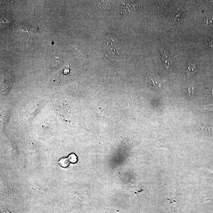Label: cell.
I'll use <instances>...</instances> for the list:
<instances>
[{
    "label": "cell",
    "mask_w": 213,
    "mask_h": 213,
    "mask_svg": "<svg viewBox=\"0 0 213 213\" xmlns=\"http://www.w3.org/2000/svg\"><path fill=\"white\" fill-rule=\"evenodd\" d=\"M208 46L210 48L213 50V39L208 40Z\"/></svg>",
    "instance_id": "52a82bcc"
},
{
    "label": "cell",
    "mask_w": 213,
    "mask_h": 213,
    "mask_svg": "<svg viewBox=\"0 0 213 213\" xmlns=\"http://www.w3.org/2000/svg\"><path fill=\"white\" fill-rule=\"evenodd\" d=\"M208 4L211 8L213 9V1H208Z\"/></svg>",
    "instance_id": "ba28073f"
},
{
    "label": "cell",
    "mask_w": 213,
    "mask_h": 213,
    "mask_svg": "<svg viewBox=\"0 0 213 213\" xmlns=\"http://www.w3.org/2000/svg\"><path fill=\"white\" fill-rule=\"evenodd\" d=\"M2 213H11L9 212V211H4V212H3Z\"/></svg>",
    "instance_id": "9c48e42d"
},
{
    "label": "cell",
    "mask_w": 213,
    "mask_h": 213,
    "mask_svg": "<svg viewBox=\"0 0 213 213\" xmlns=\"http://www.w3.org/2000/svg\"><path fill=\"white\" fill-rule=\"evenodd\" d=\"M69 158L71 163H75L77 162V157L74 154H72L69 155Z\"/></svg>",
    "instance_id": "8992f818"
},
{
    "label": "cell",
    "mask_w": 213,
    "mask_h": 213,
    "mask_svg": "<svg viewBox=\"0 0 213 213\" xmlns=\"http://www.w3.org/2000/svg\"><path fill=\"white\" fill-rule=\"evenodd\" d=\"M185 73L188 77H191L195 75L197 71L196 65L194 64L188 63L186 66Z\"/></svg>",
    "instance_id": "6da1fadb"
},
{
    "label": "cell",
    "mask_w": 213,
    "mask_h": 213,
    "mask_svg": "<svg viewBox=\"0 0 213 213\" xmlns=\"http://www.w3.org/2000/svg\"><path fill=\"white\" fill-rule=\"evenodd\" d=\"M203 27L208 29L213 28V16L207 17L204 19L202 22Z\"/></svg>",
    "instance_id": "3957f363"
},
{
    "label": "cell",
    "mask_w": 213,
    "mask_h": 213,
    "mask_svg": "<svg viewBox=\"0 0 213 213\" xmlns=\"http://www.w3.org/2000/svg\"><path fill=\"white\" fill-rule=\"evenodd\" d=\"M70 161L69 160V158H62L60 159L58 162V163L60 166H62V167L66 168L68 167L69 165Z\"/></svg>",
    "instance_id": "277c9868"
},
{
    "label": "cell",
    "mask_w": 213,
    "mask_h": 213,
    "mask_svg": "<svg viewBox=\"0 0 213 213\" xmlns=\"http://www.w3.org/2000/svg\"><path fill=\"white\" fill-rule=\"evenodd\" d=\"M146 79L149 81L150 85H151L152 87L155 91H159L162 89V86L158 82H155L152 78L150 74L146 73Z\"/></svg>",
    "instance_id": "7a4b0ae2"
},
{
    "label": "cell",
    "mask_w": 213,
    "mask_h": 213,
    "mask_svg": "<svg viewBox=\"0 0 213 213\" xmlns=\"http://www.w3.org/2000/svg\"><path fill=\"white\" fill-rule=\"evenodd\" d=\"M195 94V90L193 87H189L187 90V97L189 99H192L194 97V95Z\"/></svg>",
    "instance_id": "5b68a950"
}]
</instances>
